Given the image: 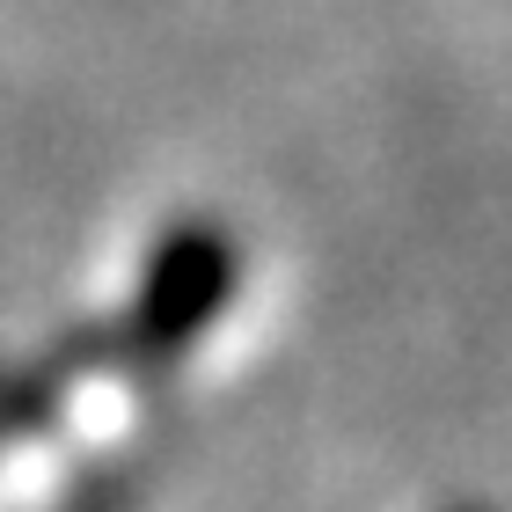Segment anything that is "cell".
<instances>
[{
    "mask_svg": "<svg viewBox=\"0 0 512 512\" xmlns=\"http://www.w3.org/2000/svg\"><path fill=\"white\" fill-rule=\"evenodd\" d=\"M235 242L205 220H183L147 256V278L132 293V344L139 352H183L235 293Z\"/></svg>",
    "mask_w": 512,
    "mask_h": 512,
    "instance_id": "obj_1",
    "label": "cell"
}]
</instances>
